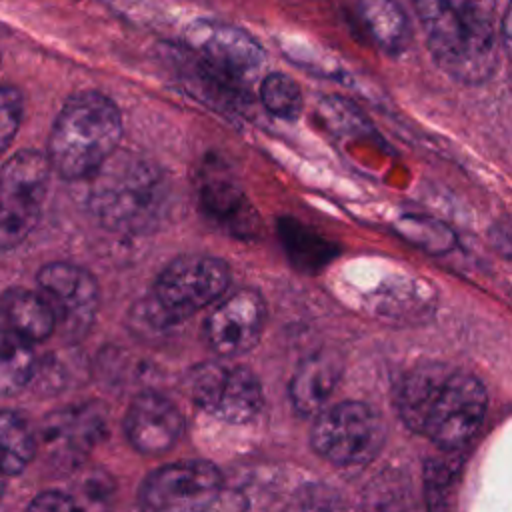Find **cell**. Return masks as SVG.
Masks as SVG:
<instances>
[{
	"instance_id": "2",
	"label": "cell",
	"mask_w": 512,
	"mask_h": 512,
	"mask_svg": "<svg viewBox=\"0 0 512 512\" xmlns=\"http://www.w3.org/2000/svg\"><path fill=\"white\" fill-rule=\"evenodd\" d=\"M88 182V210L110 232L144 234L164 218L166 178L156 164L136 152L116 150Z\"/></svg>"
},
{
	"instance_id": "6",
	"label": "cell",
	"mask_w": 512,
	"mask_h": 512,
	"mask_svg": "<svg viewBox=\"0 0 512 512\" xmlns=\"http://www.w3.org/2000/svg\"><path fill=\"white\" fill-rule=\"evenodd\" d=\"M386 426L364 402L346 400L324 408L312 424L310 444L318 456L336 466H362L378 456Z\"/></svg>"
},
{
	"instance_id": "3",
	"label": "cell",
	"mask_w": 512,
	"mask_h": 512,
	"mask_svg": "<svg viewBox=\"0 0 512 512\" xmlns=\"http://www.w3.org/2000/svg\"><path fill=\"white\" fill-rule=\"evenodd\" d=\"M120 136L122 118L116 104L96 90H84L60 108L46 156L60 178L84 180L118 150Z\"/></svg>"
},
{
	"instance_id": "5",
	"label": "cell",
	"mask_w": 512,
	"mask_h": 512,
	"mask_svg": "<svg viewBox=\"0 0 512 512\" xmlns=\"http://www.w3.org/2000/svg\"><path fill=\"white\" fill-rule=\"evenodd\" d=\"M52 166L38 150H22L0 170V254L20 246L40 220Z\"/></svg>"
},
{
	"instance_id": "11",
	"label": "cell",
	"mask_w": 512,
	"mask_h": 512,
	"mask_svg": "<svg viewBox=\"0 0 512 512\" xmlns=\"http://www.w3.org/2000/svg\"><path fill=\"white\" fill-rule=\"evenodd\" d=\"M266 304L258 290L240 288L220 300L204 322L208 346L220 356L250 352L264 330Z\"/></svg>"
},
{
	"instance_id": "29",
	"label": "cell",
	"mask_w": 512,
	"mask_h": 512,
	"mask_svg": "<svg viewBox=\"0 0 512 512\" xmlns=\"http://www.w3.org/2000/svg\"><path fill=\"white\" fill-rule=\"evenodd\" d=\"M4 478H6V476L0 474V500H2V494H4V486H6V484H4Z\"/></svg>"
},
{
	"instance_id": "9",
	"label": "cell",
	"mask_w": 512,
	"mask_h": 512,
	"mask_svg": "<svg viewBox=\"0 0 512 512\" xmlns=\"http://www.w3.org/2000/svg\"><path fill=\"white\" fill-rule=\"evenodd\" d=\"M488 396L478 378L452 370L434 398L422 434L440 448H462L478 432Z\"/></svg>"
},
{
	"instance_id": "30",
	"label": "cell",
	"mask_w": 512,
	"mask_h": 512,
	"mask_svg": "<svg viewBox=\"0 0 512 512\" xmlns=\"http://www.w3.org/2000/svg\"><path fill=\"white\" fill-rule=\"evenodd\" d=\"M0 60H2V56H0Z\"/></svg>"
},
{
	"instance_id": "16",
	"label": "cell",
	"mask_w": 512,
	"mask_h": 512,
	"mask_svg": "<svg viewBox=\"0 0 512 512\" xmlns=\"http://www.w3.org/2000/svg\"><path fill=\"white\" fill-rule=\"evenodd\" d=\"M0 330L34 344L56 330V318L38 290L10 288L0 296Z\"/></svg>"
},
{
	"instance_id": "7",
	"label": "cell",
	"mask_w": 512,
	"mask_h": 512,
	"mask_svg": "<svg viewBox=\"0 0 512 512\" xmlns=\"http://www.w3.org/2000/svg\"><path fill=\"white\" fill-rule=\"evenodd\" d=\"M184 390L200 410L230 424L252 420L264 402L258 376L242 364L202 362L186 374Z\"/></svg>"
},
{
	"instance_id": "15",
	"label": "cell",
	"mask_w": 512,
	"mask_h": 512,
	"mask_svg": "<svg viewBox=\"0 0 512 512\" xmlns=\"http://www.w3.org/2000/svg\"><path fill=\"white\" fill-rule=\"evenodd\" d=\"M104 430V416L94 406H80L50 414L44 422L42 436L56 458L74 460L84 456Z\"/></svg>"
},
{
	"instance_id": "23",
	"label": "cell",
	"mask_w": 512,
	"mask_h": 512,
	"mask_svg": "<svg viewBox=\"0 0 512 512\" xmlns=\"http://www.w3.org/2000/svg\"><path fill=\"white\" fill-rule=\"evenodd\" d=\"M260 98L264 108L280 120H296L304 106L298 82L282 72H270L262 80Z\"/></svg>"
},
{
	"instance_id": "1",
	"label": "cell",
	"mask_w": 512,
	"mask_h": 512,
	"mask_svg": "<svg viewBox=\"0 0 512 512\" xmlns=\"http://www.w3.org/2000/svg\"><path fill=\"white\" fill-rule=\"evenodd\" d=\"M436 66L462 84L486 82L498 64L496 0H412Z\"/></svg>"
},
{
	"instance_id": "26",
	"label": "cell",
	"mask_w": 512,
	"mask_h": 512,
	"mask_svg": "<svg viewBox=\"0 0 512 512\" xmlns=\"http://www.w3.org/2000/svg\"><path fill=\"white\" fill-rule=\"evenodd\" d=\"M26 512H84L78 502L62 492L46 490L40 492L28 506Z\"/></svg>"
},
{
	"instance_id": "21",
	"label": "cell",
	"mask_w": 512,
	"mask_h": 512,
	"mask_svg": "<svg viewBox=\"0 0 512 512\" xmlns=\"http://www.w3.org/2000/svg\"><path fill=\"white\" fill-rule=\"evenodd\" d=\"M280 236L286 246V252L294 266L306 272H316L336 256V246L318 236L314 230H308L296 220L280 222Z\"/></svg>"
},
{
	"instance_id": "18",
	"label": "cell",
	"mask_w": 512,
	"mask_h": 512,
	"mask_svg": "<svg viewBox=\"0 0 512 512\" xmlns=\"http://www.w3.org/2000/svg\"><path fill=\"white\" fill-rule=\"evenodd\" d=\"M358 16L372 42L386 54H402L412 40L410 22L396 0H358Z\"/></svg>"
},
{
	"instance_id": "24",
	"label": "cell",
	"mask_w": 512,
	"mask_h": 512,
	"mask_svg": "<svg viewBox=\"0 0 512 512\" xmlns=\"http://www.w3.org/2000/svg\"><path fill=\"white\" fill-rule=\"evenodd\" d=\"M246 510V498L230 488H220L216 492L188 498L176 504H170L166 508H160L156 512H244Z\"/></svg>"
},
{
	"instance_id": "12",
	"label": "cell",
	"mask_w": 512,
	"mask_h": 512,
	"mask_svg": "<svg viewBox=\"0 0 512 512\" xmlns=\"http://www.w3.org/2000/svg\"><path fill=\"white\" fill-rule=\"evenodd\" d=\"M184 430L180 408L158 392L138 394L124 416V432L134 450L146 456L166 454Z\"/></svg>"
},
{
	"instance_id": "25",
	"label": "cell",
	"mask_w": 512,
	"mask_h": 512,
	"mask_svg": "<svg viewBox=\"0 0 512 512\" xmlns=\"http://www.w3.org/2000/svg\"><path fill=\"white\" fill-rule=\"evenodd\" d=\"M22 96L12 86H0V154L12 144L22 122Z\"/></svg>"
},
{
	"instance_id": "10",
	"label": "cell",
	"mask_w": 512,
	"mask_h": 512,
	"mask_svg": "<svg viewBox=\"0 0 512 512\" xmlns=\"http://www.w3.org/2000/svg\"><path fill=\"white\" fill-rule=\"evenodd\" d=\"M38 292L48 300L56 330L66 340H80L94 324L100 290L96 278L68 262H50L38 270Z\"/></svg>"
},
{
	"instance_id": "13",
	"label": "cell",
	"mask_w": 512,
	"mask_h": 512,
	"mask_svg": "<svg viewBox=\"0 0 512 512\" xmlns=\"http://www.w3.org/2000/svg\"><path fill=\"white\" fill-rule=\"evenodd\" d=\"M224 488L220 470L206 460H184L162 466L146 476L140 486L144 508L156 512L170 504L204 496Z\"/></svg>"
},
{
	"instance_id": "8",
	"label": "cell",
	"mask_w": 512,
	"mask_h": 512,
	"mask_svg": "<svg viewBox=\"0 0 512 512\" xmlns=\"http://www.w3.org/2000/svg\"><path fill=\"white\" fill-rule=\"evenodd\" d=\"M184 44L202 66L230 84L250 80L264 62L262 46L242 28L216 20H194L184 30Z\"/></svg>"
},
{
	"instance_id": "19",
	"label": "cell",
	"mask_w": 512,
	"mask_h": 512,
	"mask_svg": "<svg viewBox=\"0 0 512 512\" xmlns=\"http://www.w3.org/2000/svg\"><path fill=\"white\" fill-rule=\"evenodd\" d=\"M202 206L204 210L216 218L220 224L228 226L230 230H242L248 234L250 220V204L238 190L234 182L212 172L210 178L202 184Z\"/></svg>"
},
{
	"instance_id": "17",
	"label": "cell",
	"mask_w": 512,
	"mask_h": 512,
	"mask_svg": "<svg viewBox=\"0 0 512 512\" xmlns=\"http://www.w3.org/2000/svg\"><path fill=\"white\" fill-rule=\"evenodd\" d=\"M450 372L452 370L448 366L430 362L414 366L404 374L398 388L396 408L410 430L422 434L428 410Z\"/></svg>"
},
{
	"instance_id": "4",
	"label": "cell",
	"mask_w": 512,
	"mask_h": 512,
	"mask_svg": "<svg viewBox=\"0 0 512 512\" xmlns=\"http://www.w3.org/2000/svg\"><path fill=\"white\" fill-rule=\"evenodd\" d=\"M230 284V268L208 254H182L156 278L150 294V316L176 324L214 304Z\"/></svg>"
},
{
	"instance_id": "22",
	"label": "cell",
	"mask_w": 512,
	"mask_h": 512,
	"mask_svg": "<svg viewBox=\"0 0 512 512\" xmlns=\"http://www.w3.org/2000/svg\"><path fill=\"white\" fill-rule=\"evenodd\" d=\"M36 372L32 344L0 330V396H14L28 386Z\"/></svg>"
},
{
	"instance_id": "20",
	"label": "cell",
	"mask_w": 512,
	"mask_h": 512,
	"mask_svg": "<svg viewBox=\"0 0 512 512\" xmlns=\"http://www.w3.org/2000/svg\"><path fill=\"white\" fill-rule=\"evenodd\" d=\"M36 436L24 416L14 410H0V474H20L36 454Z\"/></svg>"
},
{
	"instance_id": "14",
	"label": "cell",
	"mask_w": 512,
	"mask_h": 512,
	"mask_svg": "<svg viewBox=\"0 0 512 512\" xmlns=\"http://www.w3.org/2000/svg\"><path fill=\"white\" fill-rule=\"evenodd\" d=\"M342 376V360L336 352H316L304 358L290 380L288 392L294 410L300 416H318L328 408V400L334 394Z\"/></svg>"
},
{
	"instance_id": "27",
	"label": "cell",
	"mask_w": 512,
	"mask_h": 512,
	"mask_svg": "<svg viewBox=\"0 0 512 512\" xmlns=\"http://www.w3.org/2000/svg\"><path fill=\"white\" fill-rule=\"evenodd\" d=\"M500 38H502V46L508 52V56L512 58V0L502 16V24H500Z\"/></svg>"
},
{
	"instance_id": "28",
	"label": "cell",
	"mask_w": 512,
	"mask_h": 512,
	"mask_svg": "<svg viewBox=\"0 0 512 512\" xmlns=\"http://www.w3.org/2000/svg\"><path fill=\"white\" fill-rule=\"evenodd\" d=\"M294 512H326V510H322V508H318V506H302V508H298V510H294Z\"/></svg>"
}]
</instances>
